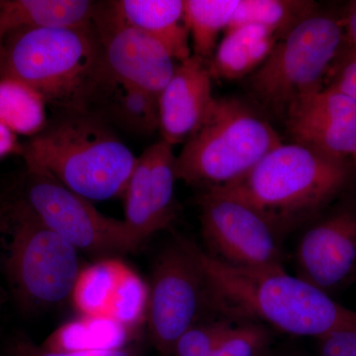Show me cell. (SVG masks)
Returning a JSON list of instances; mask_svg holds the SVG:
<instances>
[{
  "label": "cell",
  "instance_id": "obj_1",
  "mask_svg": "<svg viewBox=\"0 0 356 356\" xmlns=\"http://www.w3.org/2000/svg\"><path fill=\"white\" fill-rule=\"evenodd\" d=\"M210 310L236 322L261 323L276 331L315 339L356 327V312L298 276L248 270L217 261L193 243Z\"/></svg>",
  "mask_w": 356,
  "mask_h": 356
},
{
  "label": "cell",
  "instance_id": "obj_2",
  "mask_svg": "<svg viewBox=\"0 0 356 356\" xmlns=\"http://www.w3.org/2000/svg\"><path fill=\"white\" fill-rule=\"evenodd\" d=\"M27 170L48 175L91 201L123 195L138 156L88 112H65L23 147Z\"/></svg>",
  "mask_w": 356,
  "mask_h": 356
},
{
  "label": "cell",
  "instance_id": "obj_3",
  "mask_svg": "<svg viewBox=\"0 0 356 356\" xmlns=\"http://www.w3.org/2000/svg\"><path fill=\"white\" fill-rule=\"evenodd\" d=\"M104 67L93 24L17 30L0 49V77L31 86L65 112H86Z\"/></svg>",
  "mask_w": 356,
  "mask_h": 356
},
{
  "label": "cell",
  "instance_id": "obj_4",
  "mask_svg": "<svg viewBox=\"0 0 356 356\" xmlns=\"http://www.w3.org/2000/svg\"><path fill=\"white\" fill-rule=\"evenodd\" d=\"M348 175L346 159L282 143L242 179L215 189L254 206L283 236L343 191Z\"/></svg>",
  "mask_w": 356,
  "mask_h": 356
},
{
  "label": "cell",
  "instance_id": "obj_5",
  "mask_svg": "<svg viewBox=\"0 0 356 356\" xmlns=\"http://www.w3.org/2000/svg\"><path fill=\"white\" fill-rule=\"evenodd\" d=\"M79 254L19 198L0 206V270L23 313L51 310L70 300L83 268Z\"/></svg>",
  "mask_w": 356,
  "mask_h": 356
},
{
  "label": "cell",
  "instance_id": "obj_6",
  "mask_svg": "<svg viewBox=\"0 0 356 356\" xmlns=\"http://www.w3.org/2000/svg\"><path fill=\"white\" fill-rule=\"evenodd\" d=\"M282 143L273 126L245 103L219 98L177 156V179L205 189L229 186Z\"/></svg>",
  "mask_w": 356,
  "mask_h": 356
},
{
  "label": "cell",
  "instance_id": "obj_7",
  "mask_svg": "<svg viewBox=\"0 0 356 356\" xmlns=\"http://www.w3.org/2000/svg\"><path fill=\"white\" fill-rule=\"evenodd\" d=\"M346 43L343 21L315 13L278 40L255 70L250 88L276 112H285L303 96L322 89L330 65Z\"/></svg>",
  "mask_w": 356,
  "mask_h": 356
},
{
  "label": "cell",
  "instance_id": "obj_8",
  "mask_svg": "<svg viewBox=\"0 0 356 356\" xmlns=\"http://www.w3.org/2000/svg\"><path fill=\"white\" fill-rule=\"evenodd\" d=\"M17 197L51 231L97 261L140 248L123 220L105 216L91 201L48 175L27 170Z\"/></svg>",
  "mask_w": 356,
  "mask_h": 356
},
{
  "label": "cell",
  "instance_id": "obj_9",
  "mask_svg": "<svg viewBox=\"0 0 356 356\" xmlns=\"http://www.w3.org/2000/svg\"><path fill=\"white\" fill-rule=\"evenodd\" d=\"M193 243L188 238H175L154 264L146 325L159 356H170L177 339L210 310Z\"/></svg>",
  "mask_w": 356,
  "mask_h": 356
},
{
  "label": "cell",
  "instance_id": "obj_10",
  "mask_svg": "<svg viewBox=\"0 0 356 356\" xmlns=\"http://www.w3.org/2000/svg\"><path fill=\"white\" fill-rule=\"evenodd\" d=\"M207 252L217 261L248 270H282V235L254 206L205 189L198 200Z\"/></svg>",
  "mask_w": 356,
  "mask_h": 356
},
{
  "label": "cell",
  "instance_id": "obj_11",
  "mask_svg": "<svg viewBox=\"0 0 356 356\" xmlns=\"http://www.w3.org/2000/svg\"><path fill=\"white\" fill-rule=\"evenodd\" d=\"M93 25L102 43L104 65L112 76L159 95L170 81L177 60L146 33L122 22L109 6L99 3Z\"/></svg>",
  "mask_w": 356,
  "mask_h": 356
},
{
  "label": "cell",
  "instance_id": "obj_12",
  "mask_svg": "<svg viewBox=\"0 0 356 356\" xmlns=\"http://www.w3.org/2000/svg\"><path fill=\"white\" fill-rule=\"evenodd\" d=\"M172 147L161 140L145 149L122 195L123 221L140 247L156 232L168 228L177 213V156Z\"/></svg>",
  "mask_w": 356,
  "mask_h": 356
},
{
  "label": "cell",
  "instance_id": "obj_13",
  "mask_svg": "<svg viewBox=\"0 0 356 356\" xmlns=\"http://www.w3.org/2000/svg\"><path fill=\"white\" fill-rule=\"evenodd\" d=\"M297 276L331 295L356 281V210L332 213L307 229L297 245Z\"/></svg>",
  "mask_w": 356,
  "mask_h": 356
},
{
  "label": "cell",
  "instance_id": "obj_14",
  "mask_svg": "<svg viewBox=\"0 0 356 356\" xmlns=\"http://www.w3.org/2000/svg\"><path fill=\"white\" fill-rule=\"evenodd\" d=\"M286 127L293 142L332 158L356 154V102L329 86L288 107Z\"/></svg>",
  "mask_w": 356,
  "mask_h": 356
},
{
  "label": "cell",
  "instance_id": "obj_15",
  "mask_svg": "<svg viewBox=\"0 0 356 356\" xmlns=\"http://www.w3.org/2000/svg\"><path fill=\"white\" fill-rule=\"evenodd\" d=\"M215 102L208 63L194 55L180 62L159 95L161 140L172 147L186 142L207 120Z\"/></svg>",
  "mask_w": 356,
  "mask_h": 356
},
{
  "label": "cell",
  "instance_id": "obj_16",
  "mask_svg": "<svg viewBox=\"0 0 356 356\" xmlns=\"http://www.w3.org/2000/svg\"><path fill=\"white\" fill-rule=\"evenodd\" d=\"M86 112L138 135L159 130V96L116 79L106 67L98 79Z\"/></svg>",
  "mask_w": 356,
  "mask_h": 356
},
{
  "label": "cell",
  "instance_id": "obj_17",
  "mask_svg": "<svg viewBox=\"0 0 356 356\" xmlns=\"http://www.w3.org/2000/svg\"><path fill=\"white\" fill-rule=\"evenodd\" d=\"M109 6L122 22L158 40L178 62L192 55L184 0H119Z\"/></svg>",
  "mask_w": 356,
  "mask_h": 356
},
{
  "label": "cell",
  "instance_id": "obj_18",
  "mask_svg": "<svg viewBox=\"0 0 356 356\" xmlns=\"http://www.w3.org/2000/svg\"><path fill=\"white\" fill-rule=\"evenodd\" d=\"M98 7L88 0H2L0 49L4 39L17 30L92 25Z\"/></svg>",
  "mask_w": 356,
  "mask_h": 356
},
{
  "label": "cell",
  "instance_id": "obj_19",
  "mask_svg": "<svg viewBox=\"0 0 356 356\" xmlns=\"http://www.w3.org/2000/svg\"><path fill=\"white\" fill-rule=\"evenodd\" d=\"M277 41L273 32L261 26H240L226 31L208 63L211 76L236 79L247 76L261 67Z\"/></svg>",
  "mask_w": 356,
  "mask_h": 356
},
{
  "label": "cell",
  "instance_id": "obj_20",
  "mask_svg": "<svg viewBox=\"0 0 356 356\" xmlns=\"http://www.w3.org/2000/svg\"><path fill=\"white\" fill-rule=\"evenodd\" d=\"M136 336L110 318L79 316L54 332L41 346L56 353L111 350L133 344L131 339Z\"/></svg>",
  "mask_w": 356,
  "mask_h": 356
},
{
  "label": "cell",
  "instance_id": "obj_21",
  "mask_svg": "<svg viewBox=\"0 0 356 356\" xmlns=\"http://www.w3.org/2000/svg\"><path fill=\"white\" fill-rule=\"evenodd\" d=\"M127 268L119 257L99 259L81 268L70 300L81 317L108 318L115 293Z\"/></svg>",
  "mask_w": 356,
  "mask_h": 356
},
{
  "label": "cell",
  "instance_id": "obj_22",
  "mask_svg": "<svg viewBox=\"0 0 356 356\" xmlns=\"http://www.w3.org/2000/svg\"><path fill=\"white\" fill-rule=\"evenodd\" d=\"M315 13V2L307 0H238L226 31L240 26L257 25L280 40Z\"/></svg>",
  "mask_w": 356,
  "mask_h": 356
},
{
  "label": "cell",
  "instance_id": "obj_23",
  "mask_svg": "<svg viewBox=\"0 0 356 356\" xmlns=\"http://www.w3.org/2000/svg\"><path fill=\"white\" fill-rule=\"evenodd\" d=\"M0 122L16 135H38L48 125L47 102L17 79L0 77Z\"/></svg>",
  "mask_w": 356,
  "mask_h": 356
},
{
  "label": "cell",
  "instance_id": "obj_24",
  "mask_svg": "<svg viewBox=\"0 0 356 356\" xmlns=\"http://www.w3.org/2000/svg\"><path fill=\"white\" fill-rule=\"evenodd\" d=\"M238 0H184V21L192 41V55L209 63L220 33L231 22Z\"/></svg>",
  "mask_w": 356,
  "mask_h": 356
},
{
  "label": "cell",
  "instance_id": "obj_25",
  "mask_svg": "<svg viewBox=\"0 0 356 356\" xmlns=\"http://www.w3.org/2000/svg\"><path fill=\"white\" fill-rule=\"evenodd\" d=\"M147 304L149 284L128 266L115 293L108 318L137 334L140 325L146 324Z\"/></svg>",
  "mask_w": 356,
  "mask_h": 356
},
{
  "label": "cell",
  "instance_id": "obj_26",
  "mask_svg": "<svg viewBox=\"0 0 356 356\" xmlns=\"http://www.w3.org/2000/svg\"><path fill=\"white\" fill-rule=\"evenodd\" d=\"M271 343L267 325L250 321L235 323L209 356H266Z\"/></svg>",
  "mask_w": 356,
  "mask_h": 356
},
{
  "label": "cell",
  "instance_id": "obj_27",
  "mask_svg": "<svg viewBox=\"0 0 356 356\" xmlns=\"http://www.w3.org/2000/svg\"><path fill=\"white\" fill-rule=\"evenodd\" d=\"M235 321L220 316L203 318L177 339L170 356H209Z\"/></svg>",
  "mask_w": 356,
  "mask_h": 356
},
{
  "label": "cell",
  "instance_id": "obj_28",
  "mask_svg": "<svg viewBox=\"0 0 356 356\" xmlns=\"http://www.w3.org/2000/svg\"><path fill=\"white\" fill-rule=\"evenodd\" d=\"M0 356H140L137 344H130L121 348L111 350H93L56 353L44 348L41 344L35 343L24 334H15L7 341Z\"/></svg>",
  "mask_w": 356,
  "mask_h": 356
},
{
  "label": "cell",
  "instance_id": "obj_29",
  "mask_svg": "<svg viewBox=\"0 0 356 356\" xmlns=\"http://www.w3.org/2000/svg\"><path fill=\"white\" fill-rule=\"evenodd\" d=\"M317 341L320 356H356V327L332 332Z\"/></svg>",
  "mask_w": 356,
  "mask_h": 356
},
{
  "label": "cell",
  "instance_id": "obj_30",
  "mask_svg": "<svg viewBox=\"0 0 356 356\" xmlns=\"http://www.w3.org/2000/svg\"><path fill=\"white\" fill-rule=\"evenodd\" d=\"M343 95L356 102V50L348 48L337 72L336 79L331 84Z\"/></svg>",
  "mask_w": 356,
  "mask_h": 356
},
{
  "label": "cell",
  "instance_id": "obj_31",
  "mask_svg": "<svg viewBox=\"0 0 356 356\" xmlns=\"http://www.w3.org/2000/svg\"><path fill=\"white\" fill-rule=\"evenodd\" d=\"M22 149L18 143L17 135L0 122V159L9 154H22Z\"/></svg>",
  "mask_w": 356,
  "mask_h": 356
},
{
  "label": "cell",
  "instance_id": "obj_32",
  "mask_svg": "<svg viewBox=\"0 0 356 356\" xmlns=\"http://www.w3.org/2000/svg\"><path fill=\"white\" fill-rule=\"evenodd\" d=\"M344 37L348 48L356 50V1L350 2L343 20Z\"/></svg>",
  "mask_w": 356,
  "mask_h": 356
},
{
  "label": "cell",
  "instance_id": "obj_33",
  "mask_svg": "<svg viewBox=\"0 0 356 356\" xmlns=\"http://www.w3.org/2000/svg\"><path fill=\"white\" fill-rule=\"evenodd\" d=\"M266 356H302L298 355V353H274V355H267Z\"/></svg>",
  "mask_w": 356,
  "mask_h": 356
},
{
  "label": "cell",
  "instance_id": "obj_34",
  "mask_svg": "<svg viewBox=\"0 0 356 356\" xmlns=\"http://www.w3.org/2000/svg\"><path fill=\"white\" fill-rule=\"evenodd\" d=\"M6 299V293H4L3 290H2L1 288H0V303H4Z\"/></svg>",
  "mask_w": 356,
  "mask_h": 356
},
{
  "label": "cell",
  "instance_id": "obj_35",
  "mask_svg": "<svg viewBox=\"0 0 356 356\" xmlns=\"http://www.w3.org/2000/svg\"><path fill=\"white\" fill-rule=\"evenodd\" d=\"M2 304H3V303H0V307H1V306H2Z\"/></svg>",
  "mask_w": 356,
  "mask_h": 356
},
{
  "label": "cell",
  "instance_id": "obj_36",
  "mask_svg": "<svg viewBox=\"0 0 356 356\" xmlns=\"http://www.w3.org/2000/svg\"><path fill=\"white\" fill-rule=\"evenodd\" d=\"M355 158H356V154H355Z\"/></svg>",
  "mask_w": 356,
  "mask_h": 356
}]
</instances>
